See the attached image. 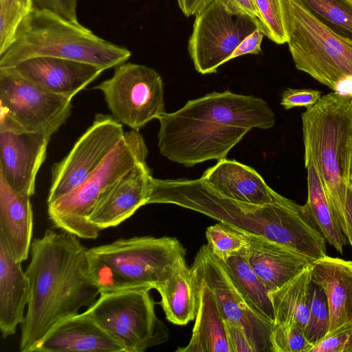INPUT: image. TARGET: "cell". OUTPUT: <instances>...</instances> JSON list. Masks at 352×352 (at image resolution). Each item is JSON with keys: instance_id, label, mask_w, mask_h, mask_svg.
<instances>
[{"instance_id": "cell-1", "label": "cell", "mask_w": 352, "mask_h": 352, "mask_svg": "<svg viewBox=\"0 0 352 352\" xmlns=\"http://www.w3.org/2000/svg\"><path fill=\"white\" fill-rule=\"evenodd\" d=\"M87 248L69 232L47 230L31 244L25 273L30 297L21 324L19 350L33 352L63 320L89 307L100 295L88 266Z\"/></svg>"}, {"instance_id": "cell-2", "label": "cell", "mask_w": 352, "mask_h": 352, "mask_svg": "<svg viewBox=\"0 0 352 352\" xmlns=\"http://www.w3.org/2000/svg\"><path fill=\"white\" fill-rule=\"evenodd\" d=\"M148 204H170L212 217L239 231L276 242L313 261L327 256L326 239L305 205L282 195L255 205L226 197L201 178L153 177Z\"/></svg>"}, {"instance_id": "cell-3", "label": "cell", "mask_w": 352, "mask_h": 352, "mask_svg": "<svg viewBox=\"0 0 352 352\" xmlns=\"http://www.w3.org/2000/svg\"><path fill=\"white\" fill-rule=\"evenodd\" d=\"M158 120L160 153L172 162L192 167L210 160L226 159L249 131L269 129L276 118L261 98L226 90L188 100Z\"/></svg>"}, {"instance_id": "cell-4", "label": "cell", "mask_w": 352, "mask_h": 352, "mask_svg": "<svg viewBox=\"0 0 352 352\" xmlns=\"http://www.w3.org/2000/svg\"><path fill=\"white\" fill-rule=\"evenodd\" d=\"M304 159H310L346 236L344 205L352 152V95L329 93L302 114Z\"/></svg>"}, {"instance_id": "cell-5", "label": "cell", "mask_w": 352, "mask_h": 352, "mask_svg": "<svg viewBox=\"0 0 352 352\" xmlns=\"http://www.w3.org/2000/svg\"><path fill=\"white\" fill-rule=\"evenodd\" d=\"M131 56L126 47L96 35L79 22L49 10L31 9L21 21L13 43L0 54V67H12L34 57L52 56L106 70L126 62Z\"/></svg>"}, {"instance_id": "cell-6", "label": "cell", "mask_w": 352, "mask_h": 352, "mask_svg": "<svg viewBox=\"0 0 352 352\" xmlns=\"http://www.w3.org/2000/svg\"><path fill=\"white\" fill-rule=\"evenodd\" d=\"M89 272L100 294L163 285L186 262V250L173 237L119 239L87 249Z\"/></svg>"}, {"instance_id": "cell-7", "label": "cell", "mask_w": 352, "mask_h": 352, "mask_svg": "<svg viewBox=\"0 0 352 352\" xmlns=\"http://www.w3.org/2000/svg\"><path fill=\"white\" fill-rule=\"evenodd\" d=\"M148 148L138 131L122 138L97 168L79 186L47 204L49 219L54 226L80 239H95L100 230L88 218L102 197L138 163L146 161Z\"/></svg>"}, {"instance_id": "cell-8", "label": "cell", "mask_w": 352, "mask_h": 352, "mask_svg": "<svg viewBox=\"0 0 352 352\" xmlns=\"http://www.w3.org/2000/svg\"><path fill=\"white\" fill-rule=\"evenodd\" d=\"M287 43L296 68L335 91L352 80V44L294 0H287Z\"/></svg>"}, {"instance_id": "cell-9", "label": "cell", "mask_w": 352, "mask_h": 352, "mask_svg": "<svg viewBox=\"0 0 352 352\" xmlns=\"http://www.w3.org/2000/svg\"><path fill=\"white\" fill-rule=\"evenodd\" d=\"M146 288L100 293L83 312L124 347L142 352L166 342L168 329L156 316L155 302Z\"/></svg>"}, {"instance_id": "cell-10", "label": "cell", "mask_w": 352, "mask_h": 352, "mask_svg": "<svg viewBox=\"0 0 352 352\" xmlns=\"http://www.w3.org/2000/svg\"><path fill=\"white\" fill-rule=\"evenodd\" d=\"M72 100L23 78L12 67H0V131L51 137L70 116Z\"/></svg>"}, {"instance_id": "cell-11", "label": "cell", "mask_w": 352, "mask_h": 352, "mask_svg": "<svg viewBox=\"0 0 352 352\" xmlns=\"http://www.w3.org/2000/svg\"><path fill=\"white\" fill-rule=\"evenodd\" d=\"M112 76L94 87L104 95L111 116L120 124L139 131L165 113L161 76L146 65L124 63Z\"/></svg>"}, {"instance_id": "cell-12", "label": "cell", "mask_w": 352, "mask_h": 352, "mask_svg": "<svg viewBox=\"0 0 352 352\" xmlns=\"http://www.w3.org/2000/svg\"><path fill=\"white\" fill-rule=\"evenodd\" d=\"M261 25L249 16L236 13L220 0H211L196 14L188 50L195 69L214 74L228 62L240 43Z\"/></svg>"}, {"instance_id": "cell-13", "label": "cell", "mask_w": 352, "mask_h": 352, "mask_svg": "<svg viewBox=\"0 0 352 352\" xmlns=\"http://www.w3.org/2000/svg\"><path fill=\"white\" fill-rule=\"evenodd\" d=\"M190 268L214 294L223 320L241 326L256 352H272L270 338L274 323L254 308L208 245L200 248Z\"/></svg>"}, {"instance_id": "cell-14", "label": "cell", "mask_w": 352, "mask_h": 352, "mask_svg": "<svg viewBox=\"0 0 352 352\" xmlns=\"http://www.w3.org/2000/svg\"><path fill=\"white\" fill-rule=\"evenodd\" d=\"M122 124L111 115L97 113L69 153L52 167L47 203L72 191L97 168L122 138Z\"/></svg>"}, {"instance_id": "cell-15", "label": "cell", "mask_w": 352, "mask_h": 352, "mask_svg": "<svg viewBox=\"0 0 352 352\" xmlns=\"http://www.w3.org/2000/svg\"><path fill=\"white\" fill-rule=\"evenodd\" d=\"M50 137L24 131H0V175L15 192L34 195L38 171Z\"/></svg>"}, {"instance_id": "cell-16", "label": "cell", "mask_w": 352, "mask_h": 352, "mask_svg": "<svg viewBox=\"0 0 352 352\" xmlns=\"http://www.w3.org/2000/svg\"><path fill=\"white\" fill-rule=\"evenodd\" d=\"M152 179L146 161L138 163L102 197L89 216V222L100 230L122 223L148 204Z\"/></svg>"}, {"instance_id": "cell-17", "label": "cell", "mask_w": 352, "mask_h": 352, "mask_svg": "<svg viewBox=\"0 0 352 352\" xmlns=\"http://www.w3.org/2000/svg\"><path fill=\"white\" fill-rule=\"evenodd\" d=\"M12 67L23 78L72 99L104 71L87 63L52 56L28 58Z\"/></svg>"}, {"instance_id": "cell-18", "label": "cell", "mask_w": 352, "mask_h": 352, "mask_svg": "<svg viewBox=\"0 0 352 352\" xmlns=\"http://www.w3.org/2000/svg\"><path fill=\"white\" fill-rule=\"evenodd\" d=\"M243 233L247 245L241 253L270 292L280 287L314 262L280 243L261 236Z\"/></svg>"}, {"instance_id": "cell-19", "label": "cell", "mask_w": 352, "mask_h": 352, "mask_svg": "<svg viewBox=\"0 0 352 352\" xmlns=\"http://www.w3.org/2000/svg\"><path fill=\"white\" fill-rule=\"evenodd\" d=\"M201 178L219 194L238 201L265 205L280 195L254 168L234 160H219Z\"/></svg>"}, {"instance_id": "cell-20", "label": "cell", "mask_w": 352, "mask_h": 352, "mask_svg": "<svg viewBox=\"0 0 352 352\" xmlns=\"http://www.w3.org/2000/svg\"><path fill=\"white\" fill-rule=\"evenodd\" d=\"M36 352H125L124 347L85 314L68 318L54 327Z\"/></svg>"}, {"instance_id": "cell-21", "label": "cell", "mask_w": 352, "mask_h": 352, "mask_svg": "<svg viewBox=\"0 0 352 352\" xmlns=\"http://www.w3.org/2000/svg\"><path fill=\"white\" fill-rule=\"evenodd\" d=\"M311 266L312 281L327 297L330 332L352 321V261L327 255Z\"/></svg>"}, {"instance_id": "cell-22", "label": "cell", "mask_w": 352, "mask_h": 352, "mask_svg": "<svg viewBox=\"0 0 352 352\" xmlns=\"http://www.w3.org/2000/svg\"><path fill=\"white\" fill-rule=\"evenodd\" d=\"M30 197L13 190L0 175V238L21 263L28 259L32 242L33 211Z\"/></svg>"}, {"instance_id": "cell-23", "label": "cell", "mask_w": 352, "mask_h": 352, "mask_svg": "<svg viewBox=\"0 0 352 352\" xmlns=\"http://www.w3.org/2000/svg\"><path fill=\"white\" fill-rule=\"evenodd\" d=\"M30 297L29 280L0 238V330L3 338L14 335L24 321Z\"/></svg>"}, {"instance_id": "cell-24", "label": "cell", "mask_w": 352, "mask_h": 352, "mask_svg": "<svg viewBox=\"0 0 352 352\" xmlns=\"http://www.w3.org/2000/svg\"><path fill=\"white\" fill-rule=\"evenodd\" d=\"M192 276L197 300L195 322L188 344L176 351L231 352L225 321L214 294L203 280L193 274Z\"/></svg>"}, {"instance_id": "cell-25", "label": "cell", "mask_w": 352, "mask_h": 352, "mask_svg": "<svg viewBox=\"0 0 352 352\" xmlns=\"http://www.w3.org/2000/svg\"><path fill=\"white\" fill-rule=\"evenodd\" d=\"M311 264L280 287L270 292L274 324L294 325L306 333L313 284Z\"/></svg>"}, {"instance_id": "cell-26", "label": "cell", "mask_w": 352, "mask_h": 352, "mask_svg": "<svg viewBox=\"0 0 352 352\" xmlns=\"http://www.w3.org/2000/svg\"><path fill=\"white\" fill-rule=\"evenodd\" d=\"M160 304L166 319L177 325H186L197 315L196 288L191 268L181 264L166 282L157 289Z\"/></svg>"}, {"instance_id": "cell-27", "label": "cell", "mask_w": 352, "mask_h": 352, "mask_svg": "<svg viewBox=\"0 0 352 352\" xmlns=\"http://www.w3.org/2000/svg\"><path fill=\"white\" fill-rule=\"evenodd\" d=\"M307 170V200L305 204L326 241L342 254L349 243L328 199L324 186L310 159L305 160Z\"/></svg>"}, {"instance_id": "cell-28", "label": "cell", "mask_w": 352, "mask_h": 352, "mask_svg": "<svg viewBox=\"0 0 352 352\" xmlns=\"http://www.w3.org/2000/svg\"><path fill=\"white\" fill-rule=\"evenodd\" d=\"M221 261L254 308L263 317L274 323L270 292L255 273L245 257L240 252Z\"/></svg>"}, {"instance_id": "cell-29", "label": "cell", "mask_w": 352, "mask_h": 352, "mask_svg": "<svg viewBox=\"0 0 352 352\" xmlns=\"http://www.w3.org/2000/svg\"><path fill=\"white\" fill-rule=\"evenodd\" d=\"M322 24L352 44L351 0H294Z\"/></svg>"}, {"instance_id": "cell-30", "label": "cell", "mask_w": 352, "mask_h": 352, "mask_svg": "<svg viewBox=\"0 0 352 352\" xmlns=\"http://www.w3.org/2000/svg\"><path fill=\"white\" fill-rule=\"evenodd\" d=\"M265 36L277 44L288 40L287 0H253Z\"/></svg>"}, {"instance_id": "cell-31", "label": "cell", "mask_w": 352, "mask_h": 352, "mask_svg": "<svg viewBox=\"0 0 352 352\" xmlns=\"http://www.w3.org/2000/svg\"><path fill=\"white\" fill-rule=\"evenodd\" d=\"M206 236L212 252L221 261L240 253L247 245L242 232L221 222L209 226Z\"/></svg>"}, {"instance_id": "cell-32", "label": "cell", "mask_w": 352, "mask_h": 352, "mask_svg": "<svg viewBox=\"0 0 352 352\" xmlns=\"http://www.w3.org/2000/svg\"><path fill=\"white\" fill-rule=\"evenodd\" d=\"M329 312L323 289L313 282L306 337L313 346L329 331Z\"/></svg>"}, {"instance_id": "cell-33", "label": "cell", "mask_w": 352, "mask_h": 352, "mask_svg": "<svg viewBox=\"0 0 352 352\" xmlns=\"http://www.w3.org/2000/svg\"><path fill=\"white\" fill-rule=\"evenodd\" d=\"M30 10L15 0H0V54L13 43L21 21Z\"/></svg>"}, {"instance_id": "cell-34", "label": "cell", "mask_w": 352, "mask_h": 352, "mask_svg": "<svg viewBox=\"0 0 352 352\" xmlns=\"http://www.w3.org/2000/svg\"><path fill=\"white\" fill-rule=\"evenodd\" d=\"M270 339L272 352H309L312 347L305 331L291 324H274Z\"/></svg>"}, {"instance_id": "cell-35", "label": "cell", "mask_w": 352, "mask_h": 352, "mask_svg": "<svg viewBox=\"0 0 352 352\" xmlns=\"http://www.w3.org/2000/svg\"><path fill=\"white\" fill-rule=\"evenodd\" d=\"M309 352H352V321L328 332Z\"/></svg>"}, {"instance_id": "cell-36", "label": "cell", "mask_w": 352, "mask_h": 352, "mask_svg": "<svg viewBox=\"0 0 352 352\" xmlns=\"http://www.w3.org/2000/svg\"><path fill=\"white\" fill-rule=\"evenodd\" d=\"M321 98L320 91L311 89H287L282 95L280 104L285 109L295 107H309Z\"/></svg>"}, {"instance_id": "cell-37", "label": "cell", "mask_w": 352, "mask_h": 352, "mask_svg": "<svg viewBox=\"0 0 352 352\" xmlns=\"http://www.w3.org/2000/svg\"><path fill=\"white\" fill-rule=\"evenodd\" d=\"M30 2L32 9L49 10L67 20L78 22V0H30Z\"/></svg>"}, {"instance_id": "cell-38", "label": "cell", "mask_w": 352, "mask_h": 352, "mask_svg": "<svg viewBox=\"0 0 352 352\" xmlns=\"http://www.w3.org/2000/svg\"><path fill=\"white\" fill-rule=\"evenodd\" d=\"M224 321L231 352H256L249 337L241 326L231 321Z\"/></svg>"}, {"instance_id": "cell-39", "label": "cell", "mask_w": 352, "mask_h": 352, "mask_svg": "<svg viewBox=\"0 0 352 352\" xmlns=\"http://www.w3.org/2000/svg\"><path fill=\"white\" fill-rule=\"evenodd\" d=\"M265 34L258 28L246 36L231 54L229 60L245 54H258L261 52V43Z\"/></svg>"}, {"instance_id": "cell-40", "label": "cell", "mask_w": 352, "mask_h": 352, "mask_svg": "<svg viewBox=\"0 0 352 352\" xmlns=\"http://www.w3.org/2000/svg\"><path fill=\"white\" fill-rule=\"evenodd\" d=\"M220 1L223 2V3L232 11L238 14L249 16L261 24L258 10L253 0Z\"/></svg>"}, {"instance_id": "cell-41", "label": "cell", "mask_w": 352, "mask_h": 352, "mask_svg": "<svg viewBox=\"0 0 352 352\" xmlns=\"http://www.w3.org/2000/svg\"><path fill=\"white\" fill-rule=\"evenodd\" d=\"M346 236L352 247V188L348 185L344 205Z\"/></svg>"}, {"instance_id": "cell-42", "label": "cell", "mask_w": 352, "mask_h": 352, "mask_svg": "<svg viewBox=\"0 0 352 352\" xmlns=\"http://www.w3.org/2000/svg\"><path fill=\"white\" fill-rule=\"evenodd\" d=\"M178 6L186 16L195 15L211 0H177Z\"/></svg>"}, {"instance_id": "cell-43", "label": "cell", "mask_w": 352, "mask_h": 352, "mask_svg": "<svg viewBox=\"0 0 352 352\" xmlns=\"http://www.w3.org/2000/svg\"><path fill=\"white\" fill-rule=\"evenodd\" d=\"M348 185H349L352 188V152H351V155L350 164H349Z\"/></svg>"}, {"instance_id": "cell-44", "label": "cell", "mask_w": 352, "mask_h": 352, "mask_svg": "<svg viewBox=\"0 0 352 352\" xmlns=\"http://www.w3.org/2000/svg\"><path fill=\"white\" fill-rule=\"evenodd\" d=\"M29 9H32L30 0H15Z\"/></svg>"}, {"instance_id": "cell-45", "label": "cell", "mask_w": 352, "mask_h": 352, "mask_svg": "<svg viewBox=\"0 0 352 352\" xmlns=\"http://www.w3.org/2000/svg\"><path fill=\"white\" fill-rule=\"evenodd\" d=\"M352 1V0H351Z\"/></svg>"}]
</instances>
